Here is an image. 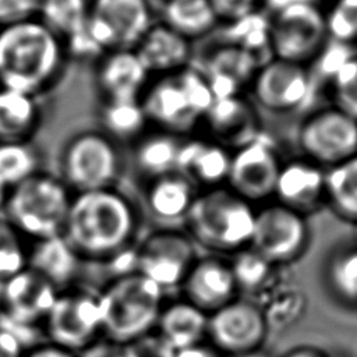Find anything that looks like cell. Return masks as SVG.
I'll list each match as a JSON object with an SVG mask.
<instances>
[{
	"label": "cell",
	"instance_id": "1",
	"mask_svg": "<svg viewBox=\"0 0 357 357\" xmlns=\"http://www.w3.org/2000/svg\"><path fill=\"white\" fill-rule=\"evenodd\" d=\"M139 216L114 187L73 194L63 236L81 259L113 262L132 248Z\"/></svg>",
	"mask_w": 357,
	"mask_h": 357
},
{
	"label": "cell",
	"instance_id": "2",
	"mask_svg": "<svg viewBox=\"0 0 357 357\" xmlns=\"http://www.w3.org/2000/svg\"><path fill=\"white\" fill-rule=\"evenodd\" d=\"M63 39L39 18L0 26V88L38 96L63 74Z\"/></svg>",
	"mask_w": 357,
	"mask_h": 357
},
{
	"label": "cell",
	"instance_id": "3",
	"mask_svg": "<svg viewBox=\"0 0 357 357\" xmlns=\"http://www.w3.org/2000/svg\"><path fill=\"white\" fill-rule=\"evenodd\" d=\"M184 220L194 243L213 251L237 252L250 247L255 209L229 187L218 185L197 192Z\"/></svg>",
	"mask_w": 357,
	"mask_h": 357
},
{
	"label": "cell",
	"instance_id": "4",
	"mask_svg": "<svg viewBox=\"0 0 357 357\" xmlns=\"http://www.w3.org/2000/svg\"><path fill=\"white\" fill-rule=\"evenodd\" d=\"M102 333L120 344L148 333L163 308V290L138 272H124L98 293Z\"/></svg>",
	"mask_w": 357,
	"mask_h": 357
},
{
	"label": "cell",
	"instance_id": "5",
	"mask_svg": "<svg viewBox=\"0 0 357 357\" xmlns=\"http://www.w3.org/2000/svg\"><path fill=\"white\" fill-rule=\"evenodd\" d=\"M73 194L60 177L39 170L8 191L4 218L21 236L33 240L60 236Z\"/></svg>",
	"mask_w": 357,
	"mask_h": 357
},
{
	"label": "cell",
	"instance_id": "6",
	"mask_svg": "<svg viewBox=\"0 0 357 357\" xmlns=\"http://www.w3.org/2000/svg\"><path fill=\"white\" fill-rule=\"evenodd\" d=\"M121 170L119 142L102 130L73 134L59 155V177L74 194L114 187Z\"/></svg>",
	"mask_w": 357,
	"mask_h": 357
},
{
	"label": "cell",
	"instance_id": "7",
	"mask_svg": "<svg viewBox=\"0 0 357 357\" xmlns=\"http://www.w3.org/2000/svg\"><path fill=\"white\" fill-rule=\"evenodd\" d=\"M326 35L325 13L314 1L278 10L269 21L273 59L304 64L321 53Z\"/></svg>",
	"mask_w": 357,
	"mask_h": 357
},
{
	"label": "cell",
	"instance_id": "8",
	"mask_svg": "<svg viewBox=\"0 0 357 357\" xmlns=\"http://www.w3.org/2000/svg\"><path fill=\"white\" fill-rule=\"evenodd\" d=\"M194 241L188 234L160 229L132 248V272L151 279L162 290L178 286L195 262Z\"/></svg>",
	"mask_w": 357,
	"mask_h": 357
},
{
	"label": "cell",
	"instance_id": "9",
	"mask_svg": "<svg viewBox=\"0 0 357 357\" xmlns=\"http://www.w3.org/2000/svg\"><path fill=\"white\" fill-rule=\"evenodd\" d=\"M152 24L148 0H89L86 26L103 52L134 49Z\"/></svg>",
	"mask_w": 357,
	"mask_h": 357
},
{
	"label": "cell",
	"instance_id": "10",
	"mask_svg": "<svg viewBox=\"0 0 357 357\" xmlns=\"http://www.w3.org/2000/svg\"><path fill=\"white\" fill-rule=\"evenodd\" d=\"M45 332L50 343L70 351H81L98 340L102 318L98 293L64 290L59 293L46 319Z\"/></svg>",
	"mask_w": 357,
	"mask_h": 357
},
{
	"label": "cell",
	"instance_id": "11",
	"mask_svg": "<svg viewBox=\"0 0 357 357\" xmlns=\"http://www.w3.org/2000/svg\"><path fill=\"white\" fill-rule=\"evenodd\" d=\"M298 144L305 159L329 169L357 155V120L336 106L318 110L301 124Z\"/></svg>",
	"mask_w": 357,
	"mask_h": 357
},
{
	"label": "cell",
	"instance_id": "12",
	"mask_svg": "<svg viewBox=\"0 0 357 357\" xmlns=\"http://www.w3.org/2000/svg\"><path fill=\"white\" fill-rule=\"evenodd\" d=\"M308 237L303 213L276 202L255 211L250 247L273 265L286 264L301 255Z\"/></svg>",
	"mask_w": 357,
	"mask_h": 357
},
{
	"label": "cell",
	"instance_id": "13",
	"mask_svg": "<svg viewBox=\"0 0 357 357\" xmlns=\"http://www.w3.org/2000/svg\"><path fill=\"white\" fill-rule=\"evenodd\" d=\"M268 324L258 304L233 300L208 315L206 335L218 351L240 356L258 350Z\"/></svg>",
	"mask_w": 357,
	"mask_h": 357
},
{
	"label": "cell",
	"instance_id": "14",
	"mask_svg": "<svg viewBox=\"0 0 357 357\" xmlns=\"http://www.w3.org/2000/svg\"><path fill=\"white\" fill-rule=\"evenodd\" d=\"M139 102L148 123L178 137L191 132L202 120L180 81L178 73L152 77Z\"/></svg>",
	"mask_w": 357,
	"mask_h": 357
},
{
	"label": "cell",
	"instance_id": "15",
	"mask_svg": "<svg viewBox=\"0 0 357 357\" xmlns=\"http://www.w3.org/2000/svg\"><path fill=\"white\" fill-rule=\"evenodd\" d=\"M280 162L265 141H254L236 148L230 158L229 188L248 202L262 201L275 192Z\"/></svg>",
	"mask_w": 357,
	"mask_h": 357
},
{
	"label": "cell",
	"instance_id": "16",
	"mask_svg": "<svg viewBox=\"0 0 357 357\" xmlns=\"http://www.w3.org/2000/svg\"><path fill=\"white\" fill-rule=\"evenodd\" d=\"M257 102L272 112L297 109L308 96L311 79L304 64L272 59L261 66L252 78Z\"/></svg>",
	"mask_w": 357,
	"mask_h": 357
},
{
	"label": "cell",
	"instance_id": "17",
	"mask_svg": "<svg viewBox=\"0 0 357 357\" xmlns=\"http://www.w3.org/2000/svg\"><path fill=\"white\" fill-rule=\"evenodd\" d=\"M151 78L134 49L109 50L96 60L95 81L103 100H139Z\"/></svg>",
	"mask_w": 357,
	"mask_h": 357
},
{
	"label": "cell",
	"instance_id": "18",
	"mask_svg": "<svg viewBox=\"0 0 357 357\" xmlns=\"http://www.w3.org/2000/svg\"><path fill=\"white\" fill-rule=\"evenodd\" d=\"M59 290L28 266L3 283L1 311L10 318L38 325L46 319Z\"/></svg>",
	"mask_w": 357,
	"mask_h": 357
},
{
	"label": "cell",
	"instance_id": "19",
	"mask_svg": "<svg viewBox=\"0 0 357 357\" xmlns=\"http://www.w3.org/2000/svg\"><path fill=\"white\" fill-rule=\"evenodd\" d=\"M181 287L185 300L206 314L233 301L237 290L230 264L215 257L195 259Z\"/></svg>",
	"mask_w": 357,
	"mask_h": 357
},
{
	"label": "cell",
	"instance_id": "20",
	"mask_svg": "<svg viewBox=\"0 0 357 357\" xmlns=\"http://www.w3.org/2000/svg\"><path fill=\"white\" fill-rule=\"evenodd\" d=\"M134 50L151 77L169 75L188 67L191 40L159 21L152 24Z\"/></svg>",
	"mask_w": 357,
	"mask_h": 357
},
{
	"label": "cell",
	"instance_id": "21",
	"mask_svg": "<svg viewBox=\"0 0 357 357\" xmlns=\"http://www.w3.org/2000/svg\"><path fill=\"white\" fill-rule=\"evenodd\" d=\"M273 195L300 213L311 211L325 198V170L308 159L280 165Z\"/></svg>",
	"mask_w": 357,
	"mask_h": 357
},
{
	"label": "cell",
	"instance_id": "22",
	"mask_svg": "<svg viewBox=\"0 0 357 357\" xmlns=\"http://www.w3.org/2000/svg\"><path fill=\"white\" fill-rule=\"evenodd\" d=\"M230 158L231 153L220 142L201 138L183 139L176 172L191 180L195 187H218L227 178Z\"/></svg>",
	"mask_w": 357,
	"mask_h": 357
},
{
	"label": "cell",
	"instance_id": "23",
	"mask_svg": "<svg viewBox=\"0 0 357 357\" xmlns=\"http://www.w3.org/2000/svg\"><path fill=\"white\" fill-rule=\"evenodd\" d=\"M197 192L194 183L178 172L148 178L144 190L149 213L162 222L184 219Z\"/></svg>",
	"mask_w": 357,
	"mask_h": 357
},
{
	"label": "cell",
	"instance_id": "24",
	"mask_svg": "<svg viewBox=\"0 0 357 357\" xmlns=\"http://www.w3.org/2000/svg\"><path fill=\"white\" fill-rule=\"evenodd\" d=\"M79 262V255L63 234L35 240L26 257V266L50 282L59 291L74 280Z\"/></svg>",
	"mask_w": 357,
	"mask_h": 357
},
{
	"label": "cell",
	"instance_id": "25",
	"mask_svg": "<svg viewBox=\"0 0 357 357\" xmlns=\"http://www.w3.org/2000/svg\"><path fill=\"white\" fill-rule=\"evenodd\" d=\"M204 119L219 139L236 148L257 138L258 124L254 110L238 95L215 99Z\"/></svg>",
	"mask_w": 357,
	"mask_h": 357
},
{
	"label": "cell",
	"instance_id": "26",
	"mask_svg": "<svg viewBox=\"0 0 357 357\" xmlns=\"http://www.w3.org/2000/svg\"><path fill=\"white\" fill-rule=\"evenodd\" d=\"M158 332L177 350L201 344L206 335L208 314L187 300L163 305L158 322Z\"/></svg>",
	"mask_w": 357,
	"mask_h": 357
},
{
	"label": "cell",
	"instance_id": "27",
	"mask_svg": "<svg viewBox=\"0 0 357 357\" xmlns=\"http://www.w3.org/2000/svg\"><path fill=\"white\" fill-rule=\"evenodd\" d=\"M40 121L36 96L0 88V142H28Z\"/></svg>",
	"mask_w": 357,
	"mask_h": 357
},
{
	"label": "cell",
	"instance_id": "28",
	"mask_svg": "<svg viewBox=\"0 0 357 357\" xmlns=\"http://www.w3.org/2000/svg\"><path fill=\"white\" fill-rule=\"evenodd\" d=\"M183 138L159 128L144 131L132 144L137 169L148 178L176 172Z\"/></svg>",
	"mask_w": 357,
	"mask_h": 357
},
{
	"label": "cell",
	"instance_id": "29",
	"mask_svg": "<svg viewBox=\"0 0 357 357\" xmlns=\"http://www.w3.org/2000/svg\"><path fill=\"white\" fill-rule=\"evenodd\" d=\"M162 22L191 40L206 35L219 20L209 0H165Z\"/></svg>",
	"mask_w": 357,
	"mask_h": 357
},
{
	"label": "cell",
	"instance_id": "30",
	"mask_svg": "<svg viewBox=\"0 0 357 357\" xmlns=\"http://www.w3.org/2000/svg\"><path fill=\"white\" fill-rule=\"evenodd\" d=\"M325 198L342 218L357 223V155L325 170Z\"/></svg>",
	"mask_w": 357,
	"mask_h": 357
},
{
	"label": "cell",
	"instance_id": "31",
	"mask_svg": "<svg viewBox=\"0 0 357 357\" xmlns=\"http://www.w3.org/2000/svg\"><path fill=\"white\" fill-rule=\"evenodd\" d=\"M102 131L116 142H134L149 124L139 100H103L100 109Z\"/></svg>",
	"mask_w": 357,
	"mask_h": 357
},
{
	"label": "cell",
	"instance_id": "32",
	"mask_svg": "<svg viewBox=\"0 0 357 357\" xmlns=\"http://www.w3.org/2000/svg\"><path fill=\"white\" fill-rule=\"evenodd\" d=\"M38 153L28 142H0V183L8 190L39 172Z\"/></svg>",
	"mask_w": 357,
	"mask_h": 357
},
{
	"label": "cell",
	"instance_id": "33",
	"mask_svg": "<svg viewBox=\"0 0 357 357\" xmlns=\"http://www.w3.org/2000/svg\"><path fill=\"white\" fill-rule=\"evenodd\" d=\"M89 0H43L39 20L63 40L86 21Z\"/></svg>",
	"mask_w": 357,
	"mask_h": 357
},
{
	"label": "cell",
	"instance_id": "34",
	"mask_svg": "<svg viewBox=\"0 0 357 357\" xmlns=\"http://www.w3.org/2000/svg\"><path fill=\"white\" fill-rule=\"evenodd\" d=\"M326 280L340 300L357 304V245L340 248L331 255Z\"/></svg>",
	"mask_w": 357,
	"mask_h": 357
},
{
	"label": "cell",
	"instance_id": "35",
	"mask_svg": "<svg viewBox=\"0 0 357 357\" xmlns=\"http://www.w3.org/2000/svg\"><path fill=\"white\" fill-rule=\"evenodd\" d=\"M264 304L259 305L268 328L269 326H289L303 312L305 301L301 290L287 286H279L276 290L261 294Z\"/></svg>",
	"mask_w": 357,
	"mask_h": 357
},
{
	"label": "cell",
	"instance_id": "36",
	"mask_svg": "<svg viewBox=\"0 0 357 357\" xmlns=\"http://www.w3.org/2000/svg\"><path fill=\"white\" fill-rule=\"evenodd\" d=\"M230 268L237 284V289L245 291L261 293L272 280V268L268 259L251 247H245L236 252Z\"/></svg>",
	"mask_w": 357,
	"mask_h": 357
},
{
	"label": "cell",
	"instance_id": "37",
	"mask_svg": "<svg viewBox=\"0 0 357 357\" xmlns=\"http://www.w3.org/2000/svg\"><path fill=\"white\" fill-rule=\"evenodd\" d=\"M26 257L22 236L6 218H0V283L26 268Z\"/></svg>",
	"mask_w": 357,
	"mask_h": 357
},
{
	"label": "cell",
	"instance_id": "38",
	"mask_svg": "<svg viewBox=\"0 0 357 357\" xmlns=\"http://www.w3.org/2000/svg\"><path fill=\"white\" fill-rule=\"evenodd\" d=\"M325 18L328 35L337 43L347 46L357 40V0H336Z\"/></svg>",
	"mask_w": 357,
	"mask_h": 357
},
{
	"label": "cell",
	"instance_id": "39",
	"mask_svg": "<svg viewBox=\"0 0 357 357\" xmlns=\"http://www.w3.org/2000/svg\"><path fill=\"white\" fill-rule=\"evenodd\" d=\"M336 107L357 120V57H349L332 75Z\"/></svg>",
	"mask_w": 357,
	"mask_h": 357
},
{
	"label": "cell",
	"instance_id": "40",
	"mask_svg": "<svg viewBox=\"0 0 357 357\" xmlns=\"http://www.w3.org/2000/svg\"><path fill=\"white\" fill-rule=\"evenodd\" d=\"M127 357H174L176 350L156 331L148 332L127 344H123Z\"/></svg>",
	"mask_w": 357,
	"mask_h": 357
},
{
	"label": "cell",
	"instance_id": "41",
	"mask_svg": "<svg viewBox=\"0 0 357 357\" xmlns=\"http://www.w3.org/2000/svg\"><path fill=\"white\" fill-rule=\"evenodd\" d=\"M43 0H0V26L39 18Z\"/></svg>",
	"mask_w": 357,
	"mask_h": 357
},
{
	"label": "cell",
	"instance_id": "42",
	"mask_svg": "<svg viewBox=\"0 0 357 357\" xmlns=\"http://www.w3.org/2000/svg\"><path fill=\"white\" fill-rule=\"evenodd\" d=\"M262 0H209L219 21L234 22L257 11Z\"/></svg>",
	"mask_w": 357,
	"mask_h": 357
},
{
	"label": "cell",
	"instance_id": "43",
	"mask_svg": "<svg viewBox=\"0 0 357 357\" xmlns=\"http://www.w3.org/2000/svg\"><path fill=\"white\" fill-rule=\"evenodd\" d=\"M78 357H127L124 346L109 339H98L81 350Z\"/></svg>",
	"mask_w": 357,
	"mask_h": 357
},
{
	"label": "cell",
	"instance_id": "44",
	"mask_svg": "<svg viewBox=\"0 0 357 357\" xmlns=\"http://www.w3.org/2000/svg\"><path fill=\"white\" fill-rule=\"evenodd\" d=\"M0 357H24V347L10 333L0 329Z\"/></svg>",
	"mask_w": 357,
	"mask_h": 357
},
{
	"label": "cell",
	"instance_id": "45",
	"mask_svg": "<svg viewBox=\"0 0 357 357\" xmlns=\"http://www.w3.org/2000/svg\"><path fill=\"white\" fill-rule=\"evenodd\" d=\"M24 357H77V356H74L73 351L70 350H66L53 343H49V344L32 347L29 353L24 354Z\"/></svg>",
	"mask_w": 357,
	"mask_h": 357
},
{
	"label": "cell",
	"instance_id": "46",
	"mask_svg": "<svg viewBox=\"0 0 357 357\" xmlns=\"http://www.w3.org/2000/svg\"><path fill=\"white\" fill-rule=\"evenodd\" d=\"M174 357H222L219 351L213 347H208L204 344H197L188 349L177 350Z\"/></svg>",
	"mask_w": 357,
	"mask_h": 357
},
{
	"label": "cell",
	"instance_id": "47",
	"mask_svg": "<svg viewBox=\"0 0 357 357\" xmlns=\"http://www.w3.org/2000/svg\"><path fill=\"white\" fill-rule=\"evenodd\" d=\"M284 357H331L326 356L315 349H310V347H300L296 350H291L290 353H287Z\"/></svg>",
	"mask_w": 357,
	"mask_h": 357
},
{
	"label": "cell",
	"instance_id": "48",
	"mask_svg": "<svg viewBox=\"0 0 357 357\" xmlns=\"http://www.w3.org/2000/svg\"><path fill=\"white\" fill-rule=\"evenodd\" d=\"M268 3L269 7L273 8V13L278 11V10H282L287 6H291V4H297V3H308V1H314L317 3V0H264Z\"/></svg>",
	"mask_w": 357,
	"mask_h": 357
},
{
	"label": "cell",
	"instance_id": "49",
	"mask_svg": "<svg viewBox=\"0 0 357 357\" xmlns=\"http://www.w3.org/2000/svg\"><path fill=\"white\" fill-rule=\"evenodd\" d=\"M8 188L6 185H3L0 183V211L4 209V205H6V201H7V197H8Z\"/></svg>",
	"mask_w": 357,
	"mask_h": 357
},
{
	"label": "cell",
	"instance_id": "50",
	"mask_svg": "<svg viewBox=\"0 0 357 357\" xmlns=\"http://www.w3.org/2000/svg\"><path fill=\"white\" fill-rule=\"evenodd\" d=\"M236 357H268L266 354L255 350V351H250V353H245V354H240V356H236Z\"/></svg>",
	"mask_w": 357,
	"mask_h": 357
},
{
	"label": "cell",
	"instance_id": "51",
	"mask_svg": "<svg viewBox=\"0 0 357 357\" xmlns=\"http://www.w3.org/2000/svg\"><path fill=\"white\" fill-rule=\"evenodd\" d=\"M354 237H356V245H357V223H356V229H354Z\"/></svg>",
	"mask_w": 357,
	"mask_h": 357
},
{
	"label": "cell",
	"instance_id": "52",
	"mask_svg": "<svg viewBox=\"0 0 357 357\" xmlns=\"http://www.w3.org/2000/svg\"><path fill=\"white\" fill-rule=\"evenodd\" d=\"M331 357H336V356H331Z\"/></svg>",
	"mask_w": 357,
	"mask_h": 357
}]
</instances>
